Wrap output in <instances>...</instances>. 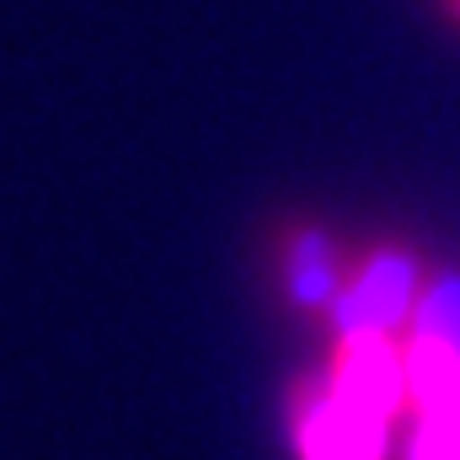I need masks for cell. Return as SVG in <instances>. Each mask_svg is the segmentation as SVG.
<instances>
[{"label": "cell", "instance_id": "277c9868", "mask_svg": "<svg viewBox=\"0 0 460 460\" xmlns=\"http://www.w3.org/2000/svg\"><path fill=\"white\" fill-rule=\"evenodd\" d=\"M418 460H460V391L429 407V429L418 439Z\"/></svg>", "mask_w": 460, "mask_h": 460}, {"label": "cell", "instance_id": "3957f363", "mask_svg": "<svg viewBox=\"0 0 460 460\" xmlns=\"http://www.w3.org/2000/svg\"><path fill=\"white\" fill-rule=\"evenodd\" d=\"M407 375H412V391H418L423 407L450 402V396L460 391V353H456V343H445V338H423V343L412 348V358H407Z\"/></svg>", "mask_w": 460, "mask_h": 460}, {"label": "cell", "instance_id": "6da1fadb", "mask_svg": "<svg viewBox=\"0 0 460 460\" xmlns=\"http://www.w3.org/2000/svg\"><path fill=\"white\" fill-rule=\"evenodd\" d=\"M332 396H343V402L375 412V418H385L396 407V396H402V364H396V353L385 348L380 332H358L343 348V358H338V391Z\"/></svg>", "mask_w": 460, "mask_h": 460}, {"label": "cell", "instance_id": "7a4b0ae2", "mask_svg": "<svg viewBox=\"0 0 460 460\" xmlns=\"http://www.w3.org/2000/svg\"><path fill=\"white\" fill-rule=\"evenodd\" d=\"M380 423L385 418L332 396V402H322L305 418V456L311 460H380Z\"/></svg>", "mask_w": 460, "mask_h": 460}]
</instances>
